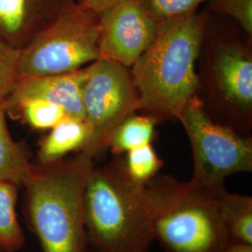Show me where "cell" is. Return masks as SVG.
<instances>
[{"label":"cell","mask_w":252,"mask_h":252,"mask_svg":"<svg viewBox=\"0 0 252 252\" xmlns=\"http://www.w3.org/2000/svg\"><path fill=\"white\" fill-rule=\"evenodd\" d=\"M207 19L193 11L158 24L157 34L130 70L141 108L153 117H174L197 95L196 72Z\"/></svg>","instance_id":"cell-1"},{"label":"cell","mask_w":252,"mask_h":252,"mask_svg":"<svg viewBox=\"0 0 252 252\" xmlns=\"http://www.w3.org/2000/svg\"><path fill=\"white\" fill-rule=\"evenodd\" d=\"M94 159L81 151L54 163H34L23 182L25 218L41 252H89L83 199Z\"/></svg>","instance_id":"cell-2"},{"label":"cell","mask_w":252,"mask_h":252,"mask_svg":"<svg viewBox=\"0 0 252 252\" xmlns=\"http://www.w3.org/2000/svg\"><path fill=\"white\" fill-rule=\"evenodd\" d=\"M85 236L91 252H149L154 242L144 185L128 176L125 157L94 166L83 199Z\"/></svg>","instance_id":"cell-3"},{"label":"cell","mask_w":252,"mask_h":252,"mask_svg":"<svg viewBox=\"0 0 252 252\" xmlns=\"http://www.w3.org/2000/svg\"><path fill=\"white\" fill-rule=\"evenodd\" d=\"M154 241L165 252H223L232 243L217 192L193 181L155 176L144 185Z\"/></svg>","instance_id":"cell-4"},{"label":"cell","mask_w":252,"mask_h":252,"mask_svg":"<svg viewBox=\"0 0 252 252\" xmlns=\"http://www.w3.org/2000/svg\"><path fill=\"white\" fill-rule=\"evenodd\" d=\"M99 17L73 0L20 50L19 77L73 72L100 58Z\"/></svg>","instance_id":"cell-5"},{"label":"cell","mask_w":252,"mask_h":252,"mask_svg":"<svg viewBox=\"0 0 252 252\" xmlns=\"http://www.w3.org/2000/svg\"><path fill=\"white\" fill-rule=\"evenodd\" d=\"M189 138L193 158L191 181L213 192L226 189L237 173L252 171V139L211 120L198 94L176 116Z\"/></svg>","instance_id":"cell-6"},{"label":"cell","mask_w":252,"mask_h":252,"mask_svg":"<svg viewBox=\"0 0 252 252\" xmlns=\"http://www.w3.org/2000/svg\"><path fill=\"white\" fill-rule=\"evenodd\" d=\"M86 69L81 98L90 136L81 151L95 157L107 149L112 130L141 109V103L129 67L100 57Z\"/></svg>","instance_id":"cell-7"},{"label":"cell","mask_w":252,"mask_h":252,"mask_svg":"<svg viewBox=\"0 0 252 252\" xmlns=\"http://www.w3.org/2000/svg\"><path fill=\"white\" fill-rule=\"evenodd\" d=\"M207 77L218 102L247 122L252 112L251 48L231 37H215L208 44Z\"/></svg>","instance_id":"cell-8"},{"label":"cell","mask_w":252,"mask_h":252,"mask_svg":"<svg viewBox=\"0 0 252 252\" xmlns=\"http://www.w3.org/2000/svg\"><path fill=\"white\" fill-rule=\"evenodd\" d=\"M100 57L131 67L153 43L158 23L139 0H125L98 15Z\"/></svg>","instance_id":"cell-9"},{"label":"cell","mask_w":252,"mask_h":252,"mask_svg":"<svg viewBox=\"0 0 252 252\" xmlns=\"http://www.w3.org/2000/svg\"><path fill=\"white\" fill-rule=\"evenodd\" d=\"M86 66L63 74L19 77L13 90L6 97L8 110L21 100L42 99L62 107L69 117L84 120L81 91Z\"/></svg>","instance_id":"cell-10"},{"label":"cell","mask_w":252,"mask_h":252,"mask_svg":"<svg viewBox=\"0 0 252 252\" xmlns=\"http://www.w3.org/2000/svg\"><path fill=\"white\" fill-rule=\"evenodd\" d=\"M73 0H0V40L22 50Z\"/></svg>","instance_id":"cell-11"},{"label":"cell","mask_w":252,"mask_h":252,"mask_svg":"<svg viewBox=\"0 0 252 252\" xmlns=\"http://www.w3.org/2000/svg\"><path fill=\"white\" fill-rule=\"evenodd\" d=\"M90 136L89 127L83 119L65 118L50 129L38 142L37 164H50L66 158L68 153L81 152Z\"/></svg>","instance_id":"cell-12"},{"label":"cell","mask_w":252,"mask_h":252,"mask_svg":"<svg viewBox=\"0 0 252 252\" xmlns=\"http://www.w3.org/2000/svg\"><path fill=\"white\" fill-rule=\"evenodd\" d=\"M218 207L232 242L252 245V197L231 193L227 189L218 191Z\"/></svg>","instance_id":"cell-13"},{"label":"cell","mask_w":252,"mask_h":252,"mask_svg":"<svg viewBox=\"0 0 252 252\" xmlns=\"http://www.w3.org/2000/svg\"><path fill=\"white\" fill-rule=\"evenodd\" d=\"M8 107L5 97H0V179L9 180L19 187L32 171L30 162L21 145L14 141L7 126Z\"/></svg>","instance_id":"cell-14"},{"label":"cell","mask_w":252,"mask_h":252,"mask_svg":"<svg viewBox=\"0 0 252 252\" xmlns=\"http://www.w3.org/2000/svg\"><path fill=\"white\" fill-rule=\"evenodd\" d=\"M157 118L133 114L119 124L110 133L107 142L115 156L123 155L143 145L153 144Z\"/></svg>","instance_id":"cell-15"},{"label":"cell","mask_w":252,"mask_h":252,"mask_svg":"<svg viewBox=\"0 0 252 252\" xmlns=\"http://www.w3.org/2000/svg\"><path fill=\"white\" fill-rule=\"evenodd\" d=\"M19 186L0 179V251L16 252L25 245V234L16 213Z\"/></svg>","instance_id":"cell-16"},{"label":"cell","mask_w":252,"mask_h":252,"mask_svg":"<svg viewBox=\"0 0 252 252\" xmlns=\"http://www.w3.org/2000/svg\"><path fill=\"white\" fill-rule=\"evenodd\" d=\"M8 114L16 116L34 130H50L69 117L62 107L42 99L21 100L9 108Z\"/></svg>","instance_id":"cell-17"},{"label":"cell","mask_w":252,"mask_h":252,"mask_svg":"<svg viewBox=\"0 0 252 252\" xmlns=\"http://www.w3.org/2000/svg\"><path fill=\"white\" fill-rule=\"evenodd\" d=\"M125 164L128 176L135 183L145 185L153 180L163 165L153 144L143 145L126 153Z\"/></svg>","instance_id":"cell-18"},{"label":"cell","mask_w":252,"mask_h":252,"mask_svg":"<svg viewBox=\"0 0 252 252\" xmlns=\"http://www.w3.org/2000/svg\"><path fill=\"white\" fill-rule=\"evenodd\" d=\"M147 12L158 24L196 11L199 6L209 0H139Z\"/></svg>","instance_id":"cell-19"},{"label":"cell","mask_w":252,"mask_h":252,"mask_svg":"<svg viewBox=\"0 0 252 252\" xmlns=\"http://www.w3.org/2000/svg\"><path fill=\"white\" fill-rule=\"evenodd\" d=\"M213 10L234 19L246 35L252 36V0H209Z\"/></svg>","instance_id":"cell-20"},{"label":"cell","mask_w":252,"mask_h":252,"mask_svg":"<svg viewBox=\"0 0 252 252\" xmlns=\"http://www.w3.org/2000/svg\"><path fill=\"white\" fill-rule=\"evenodd\" d=\"M20 51L0 40V97H7L19 79Z\"/></svg>","instance_id":"cell-21"},{"label":"cell","mask_w":252,"mask_h":252,"mask_svg":"<svg viewBox=\"0 0 252 252\" xmlns=\"http://www.w3.org/2000/svg\"><path fill=\"white\" fill-rule=\"evenodd\" d=\"M123 1L125 0H78L84 9H88L97 15Z\"/></svg>","instance_id":"cell-22"},{"label":"cell","mask_w":252,"mask_h":252,"mask_svg":"<svg viewBox=\"0 0 252 252\" xmlns=\"http://www.w3.org/2000/svg\"><path fill=\"white\" fill-rule=\"evenodd\" d=\"M223 252H252V245L232 242Z\"/></svg>","instance_id":"cell-23"},{"label":"cell","mask_w":252,"mask_h":252,"mask_svg":"<svg viewBox=\"0 0 252 252\" xmlns=\"http://www.w3.org/2000/svg\"><path fill=\"white\" fill-rule=\"evenodd\" d=\"M0 252H2V251H0Z\"/></svg>","instance_id":"cell-24"}]
</instances>
